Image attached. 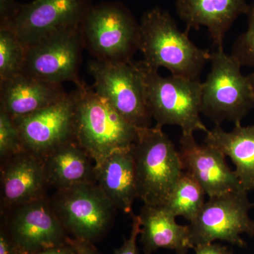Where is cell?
Returning a JSON list of instances; mask_svg holds the SVG:
<instances>
[{"instance_id": "obj_8", "label": "cell", "mask_w": 254, "mask_h": 254, "mask_svg": "<svg viewBox=\"0 0 254 254\" xmlns=\"http://www.w3.org/2000/svg\"><path fill=\"white\" fill-rule=\"evenodd\" d=\"M50 203L67 233L91 243L104 236L116 209L98 185L90 183L58 190Z\"/></svg>"}, {"instance_id": "obj_4", "label": "cell", "mask_w": 254, "mask_h": 254, "mask_svg": "<svg viewBox=\"0 0 254 254\" xmlns=\"http://www.w3.org/2000/svg\"><path fill=\"white\" fill-rule=\"evenodd\" d=\"M138 198L144 205L162 206L184 172L179 150L155 125L141 128L132 147Z\"/></svg>"}, {"instance_id": "obj_2", "label": "cell", "mask_w": 254, "mask_h": 254, "mask_svg": "<svg viewBox=\"0 0 254 254\" xmlns=\"http://www.w3.org/2000/svg\"><path fill=\"white\" fill-rule=\"evenodd\" d=\"M73 93L74 139L94 160L95 166L115 152L132 148L139 128L128 123L108 100L83 82Z\"/></svg>"}, {"instance_id": "obj_15", "label": "cell", "mask_w": 254, "mask_h": 254, "mask_svg": "<svg viewBox=\"0 0 254 254\" xmlns=\"http://www.w3.org/2000/svg\"><path fill=\"white\" fill-rule=\"evenodd\" d=\"M7 158L1 174L4 205L15 208L44 198L48 185L43 158L26 150Z\"/></svg>"}, {"instance_id": "obj_13", "label": "cell", "mask_w": 254, "mask_h": 254, "mask_svg": "<svg viewBox=\"0 0 254 254\" xmlns=\"http://www.w3.org/2000/svg\"><path fill=\"white\" fill-rule=\"evenodd\" d=\"M14 208L5 229L20 254H33L67 242V232L45 197Z\"/></svg>"}, {"instance_id": "obj_27", "label": "cell", "mask_w": 254, "mask_h": 254, "mask_svg": "<svg viewBox=\"0 0 254 254\" xmlns=\"http://www.w3.org/2000/svg\"><path fill=\"white\" fill-rule=\"evenodd\" d=\"M22 6L15 0H0V27H4L11 22Z\"/></svg>"}, {"instance_id": "obj_26", "label": "cell", "mask_w": 254, "mask_h": 254, "mask_svg": "<svg viewBox=\"0 0 254 254\" xmlns=\"http://www.w3.org/2000/svg\"><path fill=\"white\" fill-rule=\"evenodd\" d=\"M131 232L128 239L124 238L123 245L114 250V254H139L137 247V239L141 233V220L138 215L132 217Z\"/></svg>"}, {"instance_id": "obj_19", "label": "cell", "mask_w": 254, "mask_h": 254, "mask_svg": "<svg viewBox=\"0 0 254 254\" xmlns=\"http://www.w3.org/2000/svg\"><path fill=\"white\" fill-rule=\"evenodd\" d=\"M95 170L98 186L114 206L124 213H131L138 198L132 148L115 152L95 166Z\"/></svg>"}, {"instance_id": "obj_7", "label": "cell", "mask_w": 254, "mask_h": 254, "mask_svg": "<svg viewBox=\"0 0 254 254\" xmlns=\"http://www.w3.org/2000/svg\"><path fill=\"white\" fill-rule=\"evenodd\" d=\"M252 207L245 190L209 198L189 225L193 248L215 241L246 247L242 235L254 237V221L250 216Z\"/></svg>"}, {"instance_id": "obj_30", "label": "cell", "mask_w": 254, "mask_h": 254, "mask_svg": "<svg viewBox=\"0 0 254 254\" xmlns=\"http://www.w3.org/2000/svg\"><path fill=\"white\" fill-rule=\"evenodd\" d=\"M68 242L71 244L76 251V254H100L98 250L93 247V243L86 241L71 239L68 237Z\"/></svg>"}, {"instance_id": "obj_28", "label": "cell", "mask_w": 254, "mask_h": 254, "mask_svg": "<svg viewBox=\"0 0 254 254\" xmlns=\"http://www.w3.org/2000/svg\"><path fill=\"white\" fill-rule=\"evenodd\" d=\"M195 254H232V250L226 246L220 244L208 243L195 246L194 248Z\"/></svg>"}, {"instance_id": "obj_6", "label": "cell", "mask_w": 254, "mask_h": 254, "mask_svg": "<svg viewBox=\"0 0 254 254\" xmlns=\"http://www.w3.org/2000/svg\"><path fill=\"white\" fill-rule=\"evenodd\" d=\"M81 33L83 46L102 61L128 63L138 50L139 23L120 3L91 5L81 23Z\"/></svg>"}, {"instance_id": "obj_31", "label": "cell", "mask_w": 254, "mask_h": 254, "mask_svg": "<svg viewBox=\"0 0 254 254\" xmlns=\"http://www.w3.org/2000/svg\"><path fill=\"white\" fill-rule=\"evenodd\" d=\"M30 254H76V253L72 245L68 243L67 241L66 243L63 245Z\"/></svg>"}, {"instance_id": "obj_24", "label": "cell", "mask_w": 254, "mask_h": 254, "mask_svg": "<svg viewBox=\"0 0 254 254\" xmlns=\"http://www.w3.org/2000/svg\"><path fill=\"white\" fill-rule=\"evenodd\" d=\"M246 14L248 28L235 40L231 55L242 66L254 67V1L249 5Z\"/></svg>"}, {"instance_id": "obj_22", "label": "cell", "mask_w": 254, "mask_h": 254, "mask_svg": "<svg viewBox=\"0 0 254 254\" xmlns=\"http://www.w3.org/2000/svg\"><path fill=\"white\" fill-rule=\"evenodd\" d=\"M203 187L190 174L184 171L174 187L164 207L174 216L192 221L205 204Z\"/></svg>"}, {"instance_id": "obj_14", "label": "cell", "mask_w": 254, "mask_h": 254, "mask_svg": "<svg viewBox=\"0 0 254 254\" xmlns=\"http://www.w3.org/2000/svg\"><path fill=\"white\" fill-rule=\"evenodd\" d=\"M180 143L184 171L200 184L208 198L245 190L220 150L205 143L198 144L193 134H182Z\"/></svg>"}, {"instance_id": "obj_23", "label": "cell", "mask_w": 254, "mask_h": 254, "mask_svg": "<svg viewBox=\"0 0 254 254\" xmlns=\"http://www.w3.org/2000/svg\"><path fill=\"white\" fill-rule=\"evenodd\" d=\"M26 48L14 32L0 28V81L22 73Z\"/></svg>"}, {"instance_id": "obj_3", "label": "cell", "mask_w": 254, "mask_h": 254, "mask_svg": "<svg viewBox=\"0 0 254 254\" xmlns=\"http://www.w3.org/2000/svg\"><path fill=\"white\" fill-rule=\"evenodd\" d=\"M141 74L145 98L156 125L180 127L182 134L209 131L200 120L202 83L180 76L164 77L142 61L134 62Z\"/></svg>"}, {"instance_id": "obj_10", "label": "cell", "mask_w": 254, "mask_h": 254, "mask_svg": "<svg viewBox=\"0 0 254 254\" xmlns=\"http://www.w3.org/2000/svg\"><path fill=\"white\" fill-rule=\"evenodd\" d=\"M83 47L81 26L26 47L22 73L55 84L72 81L79 86L83 83L78 76Z\"/></svg>"}, {"instance_id": "obj_17", "label": "cell", "mask_w": 254, "mask_h": 254, "mask_svg": "<svg viewBox=\"0 0 254 254\" xmlns=\"http://www.w3.org/2000/svg\"><path fill=\"white\" fill-rule=\"evenodd\" d=\"M67 95L62 84L21 73L0 81V110L15 120L58 103Z\"/></svg>"}, {"instance_id": "obj_21", "label": "cell", "mask_w": 254, "mask_h": 254, "mask_svg": "<svg viewBox=\"0 0 254 254\" xmlns=\"http://www.w3.org/2000/svg\"><path fill=\"white\" fill-rule=\"evenodd\" d=\"M204 143L230 157L242 188L248 192L254 190V124L247 127L239 124L230 132L215 125L207 132Z\"/></svg>"}, {"instance_id": "obj_9", "label": "cell", "mask_w": 254, "mask_h": 254, "mask_svg": "<svg viewBox=\"0 0 254 254\" xmlns=\"http://www.w3.org/2000/svg\"><path fill=\"white\" fill-rule=\"evenodd\" d=\"M94 78V90L136 128L151 127V115L144 86L134 62L112 63L95 59L87 64Z\"/></svg>"}, {"instance_id": "obj_25", "label": "cell", "mask_w": 254, "mask_h": 254, "mask_svg": "<svg viewBox=\"0 0 254 254\" xmlns=\"http://www.w3.org/2000/svg\"><path fill=\"white\" fill-rule=\"evenodd\" d=\"M24 150L14 120L0 110V156L7 158Z\"/></svg>"}, {"instance_id": "obj_16", "label": "cell", "mask_w": 254, "mask_h": 254, "mask_svg": "<svg viewBox=\"0 0 254 254\" xmlns=\"http://www.w3.org/2000/svg\"><path fill=\"white\" fill-rule=\"evenodd\" d=\"M246 0H177V12L187 30L204 26L216 49H222L225 35L240 15L246 14Z\"/></svg>"}, {"instance_id": "obj_1", "label": "cell", "mask_w": 254, "mask_h": 254, "mask_svg": "<svg viewBox=\"0 0 254 254\" xmlns=\"http://www.w3.org/2000/svg\"><path fill=\"white\" fill-rule=\"evenodd\" d=\"M139 26L138 50L148 67L157 71L163 67L173 76L199 80L211 53L195 46L190 31H180L168 11L158 7L145 11Z\"/></svg>"}, {"instance_id": "obj_20", "label": "cell", "mask_w": 254, "mask_h": 254, "mask_svg": "<svg viewBox=\"0 0 254 254\" xmlns=\"http://www.w3.org/2000/svg\"><path fill=\"white\" fill-rule=\"evenodd\" d=\"M91 158L75 139L43 157L48 185L58 190L80 184H95V165Z\"/></svg>"}, {"instance_id": "obj_12", "label": "cell", "mask_w": 254, "mask_h": 254, "mask_svg": "<svg viewBox=\"0 0 254 254\" xmlns=\"http://www.w3.org/2000/svg\"><path fill=\"white\" fill-rule=\"evenodd\" d=\"M75 99L73 92L58 103L13 120L23 148L43 158L74 139Z\"/></svg>"}, {"instance_id": "obj_32", "label": "cell", "mask_w": 254, "mask_h": 254, "mask_svg": "<svg viewBox=\"0 0 254 254\" xmlns=\"http://www.w3.org/2000/svg\"><path fill=\"white\" fill-rule=\"evenodd\" d=\"M249 79H250L251 86H252V93H253V101H254V73H251L248 75Z\"/></svg>"}, {"instance_id": "obj_33", "label": "cell", "mask_w": 254, "mask_h": 254, "mask_svg": "<svg viewBox=\"0 0 254 254\" xmlns=\"http://www.w3.org/2000/svg\"><path fill=\"white\" fill-rule=\"evenodd\" d=\"M253 204H254V203H253Z\"/></svg>"}, {"instance_id": "obj_34", "label": "cell", "mask_w": 254, "mask_h": 254, "mask_svg": "<svg viewBox=\"0 0 254 254\" xmlns=\"http://www.w3.org/2000/svg\"><path fill=\"white\" fill-rule=\"evenodd\" d=\"M232 254H234L233 253H232Z\"/></svg>"}, {"instance_id": "obj_5", "label": "cell", "mask_w": 254, "mask_h": 254, "mask_svg": "<svg viewBox=\"0 0 254 254\" xmlns=\"http://www.w3.org/2000/svg\"><path fill=\"white\" fill-rule=\"evenodd\" d=\"M210 70L202 83L201 114L220 126L228 121L239 125L254 108L248 76L231 55L216 49L210 57Z\"/></svg>"}, {"instance_id": "obj_11", "label": "cell", "mask_w": 254, "mask_h": 254, "mask_svg": "<svg viewBox=\"0 0 254 254\" xmlns=\"http://www.w3.org/2000/svg\"><path fill=\"white\" fill-rule=\"evenodd\" d=\"M91 6L88 0H33L23 4L16 17L0 28L11 30L27 47L80 27Z\"/></svg>"}, {"instance_id": "obj_29", "label": "cell", "mask_w": 254, "mask_h": 254, "mask_svg": "<svg viewBox=\"0 0 254 254\" xmlns=\"http://www.w3.org/2000/svg\"><path fill=\"white\" fill-rule=\"evenodd\" d=\"M0 254H20L5 228H1L0 232Z\"/></svg>"}, {"instance_id": "obj_18", "label": "cell", "mask_w": 254, "mask_h": 254, "mask_svg": "<svg viewBox=\"0 0 254 254\" xmlns=\"http://www.w3.org/2000/svg\"><path fill=\"white\" fill-rule=\"evenodd\" d=\"M141 242L145 254H153L160 249L187 254L193 249L189 225L176 222V217L163 206L144 205L139 215Z\"/></svg>"}]
</instances>
